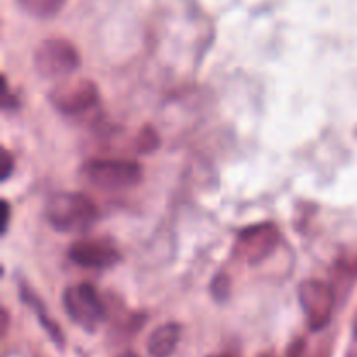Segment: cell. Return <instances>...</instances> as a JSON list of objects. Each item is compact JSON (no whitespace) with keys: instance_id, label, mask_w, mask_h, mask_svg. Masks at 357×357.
Masks as SVG:
<instances>
[{"instance_id":"21","label":"cell","mask_w":357,"mask_h":357,"mask_svg":"<svg viewBox=\"0 0 357 357\" xmlns=\"http://www.w3.org/2000/svg\"><path fill=\"white\" fill-rule=\"evenodd\" d=\"M211 357H230V356H211Z\"/></svg>"},{"instance_id":"4","label":"cell","mask_w":357,"mask_h":357,"mask_svg":"<svg viewBox=\"0 0 357 357\" xmlns=\"http://www.w3.org/2000/svg\"><path fill=\"white\" fill-rule=\"evenodd\" d=\"M80 65L75 45L65 38H47L35 49L33 66L42 79H65Z\"/></svg>"},{"instance_id":"11","label":"cell","mask_w":357,"mask_h":357,"mask_svg":"<svg viewBox=\"0 0 357 357\" xmlns=\"http://www.w3.org/2000/svg\"><path fill=\"white\" fill-rule=\"evenodd\" d=\"M24 300H26V303H30V305L35 309L38 321H40V324H42V328L45 330V333L51 337V340L54 342V344L58 345L59 349H63V345H65V335H63L61 328L58 326V323H54V321L49 319V316H47V312H45L44 305H42V303L38 302V300L35 298L31 293L24 291Z\"/></svg>"},{"instance_id":"10","label":"cell","mask_w":357,"mask_h":357,"mask_svg":"<svg viewBox=\"0 0 357 357\" xmlns=\"http://www.w3.org/2000/svg\"><path fill=\"white\" fill-rule=\"evenodd\" d=\"M17 6L30 16L38 20H49L61 13L66 0H16Z\"/></svg>"},{"instance_id":"8","label":"cell","mask_w":357,"mask_h":357,"mask_svg":"<svg viewBox=\"0 0 357 357\" xmlns=\"http://www.w3.org/2000/svg\"><path fill=\"white\" fill-rule=\"evenodd\" d=\"M68 258L75 265L93 271L112 268L122 260L117 248L105 239H80L68 248Z\"/></svg>"},{"instance_id":"9","label":"cell","mask_w":357,"mask_h":357,"mask_svg":"<svg viewBox=\"0 0 357 357\" xmlns=\"http://www.w3.org/2000/svg\"><path fill=\"white\" fill-rule=\"evenodd\" d=\"M181 338V326L178 323H164L152 331L146 342L150 357H171Z\"/></svg>"},{"instance_id":"5","label":"cell","mask_w":357,"mask_h":357,"mask_svg":"<svg viewBox=\"0 0 357 357\" xmlns=\"http://www.w3.org/2000/svg\"><path fill=\"white\" fill-rule=\"evenodd\" d=\"M298 302L312 331H321L330 324L335 310V293L326 282L307 279L298 288Z\"/></svg>"},{"instance_id":"13","label":"cell","mask_w":357,"mask_h":357,"mask_svg":"<svg viewBox=\"0 0 357 357\" xmlns=\"http://www.w3.org/2000/svg\"><path fill=\"white\" fill-rule=\"evenodd\" d=\"M211 293L213 296H215L218 302H223V300H227V296H229L230 293V281L227 275L220 274L218 278H215V281L211 282Z\"/></svg>"},{"instance_id":"1","label":"cell","mask_w":357,"mask_h":357,"mask_svg":"<svg viewBox=\"0 0 357 357\" xmlns=\"http://www.w3.org/2000/svg\"><path fill=\"white\" fill-rule=\"evenodd\" d=\"M44 218L59 234L87 232L98 220L96 202L79 192H58L45 201Z\"/></svg>"},{"instance_id":"14","label":"cell","mask_w":357,"mask_h":357,"mask_svg":"<svg viewBox=\"0 0 357 357\" xmlns=\"http://www.w3.org/2000/svg\"><path fill=\"white\" fill-rule=\"evenodd\" d=\"M2 159H3V166H2V174H0V176H2V181H7L14 171V159L7 150H3L2 152Z\"/></svg>"},{"instance_id":"6","label":"cell","mask_w":357,"mask_h":357,"mask_svg":"<svg viewBox=\"0 0 357 357\" xmlns=\"http://www.w3.org/2000/svg\"><path fill=\"white\" fill-rule=\"evenodd\" d=\"M49 103L65 115H79L100 101L98 86L89 79L61 80L49 91Z\"/></svg>"},{"instance_id":"20","label":"cell","mask_w":357,"mask_h":357,"mask_svg":"<svg viewBox=\"0 0 357 357\" xmlns=\"http://www.w3.org/2000/svg\"><path fill=\"white\" fill-rule=\"evenodd\" d=\"M354 335H356V338H357V321H356V326H354Z\"/></svg>"},{"instance_id":"12","label":"cell","mask_w":357,"mask_h":357,"mask_svg":"<svg viewBox=\"0 0 357 357\" xmlns=\"http://www.w3.org/2000/svg\"><path fill=\"white\" fill-rule=\"evenodd\" d=\"M159 145H160V136L152 126H145V128H142V131H139L138 136L135 138V143H132V146H135V150L139 153V155H149V153L155 152V150L159 149Z\"/></svg>"},{"instance_id":"19","label":"cell","mask_w":357,"mask_h":357,"mask_svg":"<svg viewBox=\"0 0 357 357\" xmlns=\"http://www.w3.org/2000/svg\"><path fill=\"white\" fill-rule=\"evenodd\" d=\"M258 357H274L272 354H260Z\"/></svg>"},{"instance_id":"15","label":"cell","mask_w":357,"mask_h":357,"mask_svg":"<svg viewBox=\"0 0 357 357\" xmlns=\"http://www.w3.org/2000/svg\"><path fill=\"white\" fill-rule=\"evenodd\" d=\"M303 352H305V342L302 338H298V340H295L289 345L286 357H303Z\"/></svg>"},{"instance_id":"18","label":"cell","mask_w":357,"mask_h":357,"mask_svg":"<svg viewBox=\"0 0 357 357\" xmlns=\"http://www.w3.org/2000/svg\"><path fill=\"white\" fill-rule=\"evenodd\" d=\"M117 357H138L135 354V352H131V351H126V352H122V354H119Z\"/></svg>"},{"instance_id":"3","label":"cell","mask_w":357,"mask_h":357,"mask_svg":"<svg viewBox=\"0 0 357 357\" xmlns=\"http://www.w3.org/2000/svg\"><path fill=\"white\" fill-rule=\"evenodd\" d=\"M63 307L70 319L82 330L93 333L107 317V307L89 282L68 286L63 293Z\"/></svg>"},{"instance_id":"7","label":"cell","mask_w":357,"mask_h":357,"mask_svg":"<svg viewBox=\"0 0 357 357\" xmlns=\"http://www.w3.org/2000/svg\"><path fill=\"white\" fill-rule=\"evenodd\" d=\"M281 232L274 223H257L237 234L236 255L250 265H257L271 257L279 246Z\"/></svg>"},{"instance_id":"17","label":"cell","mask_w":357,"mask_h":357,"mask_svg":"<svg viewBox=\"0 0 357 357\" xmlns=\"http://www.w3.org/2000/svg\"><path fill=\"white\" fill-rule=\"evenodd\" d=\"M7 328H9V314L7 309H2V337H6Z\"/></svg>"},{"instance_id":"2","label":"cell","mask_w":357,"mask_h":357,"mask_svg":"<svg viewBox=\"0 0 357 357\" xmlns=\"http://www.w3.org/2000/svg\"><path fill=\"white\" fill-rule=\"evenodd\" d=\"M87 183L101 190H124L142 181L143 167L129 159H93L82 166Z\"/></svg>"},{"instance_id":"16","label":"cell","mask_w":357,"mask_h":357,"mask_svg":"<svg viewBox=\"0 0 357 357\" xmlns=\"http://www.w3.org/2000/svg\"><path fill=\"white\" fill-rule=\"evenodd\" d=\"M9 218H10L9 202L2 201V236H6V232H7V225H9Z\"/></svg>"}]
</instances>
